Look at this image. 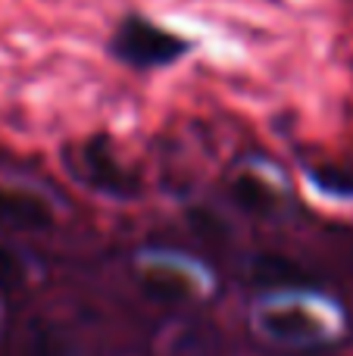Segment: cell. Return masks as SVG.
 <instances>
[{"label": "cell", "instance_id": "obj_3", "mask_svg": "<svg viewBox=\"0 0 353 356\" xmlns=\"http://www.w3.org/2000/svg\"><path fill=\"white\" fill-rule=\"evenodd\" d=\"M79 169L100 191H110V194H119V197L135 194V178L116 163L106 141H88L79 154Z\"/></svg>", "mask_w": 353, "mask_h": 356}, {"label": "cell", "instance_id": "obj_6", "mask_svg": "<svg viewBox=\"0 0 353 356\" xmlns=\"http://www.w3.org/2000/svg\"><path fill=\"white\" fill-rule=\"evenodd\" d=\"M254 278L260 284H266V288H275V284H304V282H310V275H306L300 266H294L291 259H285V257H263L260 263L254 266Z\"/></svg>", "mask_w": 353, "mask_h": 356}, {"label": "cell", "instance_id": "obj_9", "mask_svg": "<svg viewBox=\"0 0 353 356\" xmlns=\"http://www.w3.org/2000/svg\"><path fill=\"white\" fill-rule=\"evenodd\" d=\"M316 181L325 191H335V194H350L353 197V172L347 169H319Z\"/></svg>", "mask_w": 353, "mask_h": 356}, {"label": "cell", "instance_id": "obj_1", "mask_svg": "<svg viewBox=\"0 0 353 356\" xmlns=\"http://www.w3.org/2000/svg\"><path fill=\"white\" fill-rule=\"evenodd\" d=\"M113 50L138 69H156V66H166V63L179 60L188 50V44L179 35H172V31L160 29L156 22L129 19V22L119 25Z\"/></svg>", "mask_w": 353, "mask_h": 356}, {"label": "cell", "instance_id": "obj_4", "mask_svg": "<svg viewBox=\"0 0 353 356\" xmlns=\"http://www.w3.org/2000/svg\"><path fill=\"white\" fill-rule=\"evenodd\" d=\"M0 222L19 232H44L54 225V209L35 191L0 184Z\"/></svg>", "mask_w": 353, "mask_h": 356}, {"label": "cell", "instance_id": "obj_5", "mask_svg": "<svg viewBox=\"0 0 353 356\" xmlns=\"http://www.w3.org/2000/svg\"><path fill=\"white\" fill-rule=\"evenodd\" d=\"M144 291L160 303H179L194 294V282L172 266H154L144 275Z\"/></svg>", "mask_w": 353, "mask_h": 356}, {"label": "cell", "instance_id": "obj_7", "mask_svg": "<svg viewBox=\"0 0 353 356\" xmlns=\"http://www.w3.org/2000/svg\"><path fill=\"white\" fill-rule=\"evenodd\" d=\"M235 200L250 213H269L272 209V191L263 181H256V178L244 175L235 181Z\"/></svg>", "mask_w": 353, "mask_h": 356}, {"label": "cell", "instance_id": "obj_2", "mask_svg": "<svg viewBox=\"0 0 353 356\" xmlns=\"http://www.w3.org/2000/svg\"><path fill=\"white\" fill-rule=\"evenodd\" d=\"M263 334L288 344H310L325 338V322L306 307H269L256 319Z\"/></svg>", "mask_w": 353, "mask_h": 356}, {"label": "cell", "instance_id": "obj_8", "mask_svg": "<svg viewBox=\"0 0 353 356\" xmlns=\"http://www.w3.org/2000/svg\"><path fill=\"white\" fill-rule=\"evenodd\" d=\"M25 278V263L16 250L0 244V288H19Z\"/></svg>", "mask_w": 353, "mask_h": 356}]
</instances>
